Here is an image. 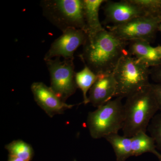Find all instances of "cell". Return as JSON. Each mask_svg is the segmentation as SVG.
<instances>
[{
	"label": "cell",
	"instance_id": "1",
	"mask_svg": "<svg viewBox=\"0 0 161 161\" xmlns=\"http://www.w3.org/2000/svg\"><path fill=\"white\" fill-rule=\"evenodd\" d=\"M129 44V42L120 40L110 31L104 29L87 36L79 56L85 65L96 75L110 74L128 52Z\"/></svg>",
	"mask_w": 161,
	"mask_h": 161
},
{
	"label": "cell",
	"instance_id": "2",
	"mask_svg": "<svg viewBox=\"0 0 161 161\" xmlns=\"http://www.w3.org/2000/svg\"><path fill=\"white\" fill-rule=\"evenodd\" d=\"M124 106L123 135L131 137L138 132H147L150 122L159 110L151 83L127 97Z\"/></svg>",
	"mask_w": 161,
	"mask_h": 161
},
{
	"label": "cell",
	"instance_id": "3",
	"mask_svg": "<svg viewBox=\"0 0 161 161\" xmlns=\"http://www.w3.org/2000/svg\"><path fill=\"white\" fill-rule=\"evenodd\" d=\"M40 6L47 19L61 31L75 28L86 33L83 0H43Z\"/></svg>",
	"mask_w": 161,
	"mask_h": 161
},
{
	"label": "cell",
	"instance_id": "4",
	"mask_svg": "<svg viewBox=\"0 0 161 161\" xmlns=\"http://www.w3.org/2000/svg\"><path fill=\"white\" fill-rule=\"evenodd\" d=\"M117 88L115 97L127 98L150 84V68L127 52L113 71Z\"/></svg>",
	"mask_w": 161,
	"mask_h": 161
},
{
	"label": "cell",
	"instance_id": "5",
	"mask_svg": "<svg viewBox=\"0 0 161 161\" xmlns=\"http://www.w3.org/2000/svg\"><path fill=\"white\" fill-rule=\"evenodd\" d=\"M122 99L116 97L88 113L86 125L92 138H104L122 130L125 118Z\"/></svg>",
	"mask_w": 161,
	"mask_h": 161
},
{
	"label": "cell",
	"instance_id": "6",
	"mask_svg": "<svg viewBox=\"0 0 161 161\" xmlns=\"http://www.w3.org/2000/svg\"><path fill=\"white\" fill-rule=\"evenodd\" d=\"M50 75V87L63 101L74 95L78 88L75 81L74 60L63 61L60 57L45 60Z\"/></svg>",
	"mask_w": 161,
	"mask_h": 161
},
{
	"label": "cell",
	"instance_id": "7",
	"mask_svg": "<svg viewBox=\"0 0 161 161\" xmlns=\"http://www.w3.org/2000/svg\"><path fill=\"white\" fill-rule=\"evenodd\" d=\"M161 23V16H144L121 25L109 26L108 30L124 41L143 40L150 43L155 39Z\"/></svg>",
	"mask_w": 161,
	"mask_h": 161
},
{
	"label": "cell",
	"instance_id": "8",
	"mask_svg": "<svg viewBox=\"0 0 161 161\" xmlns=\"http://www.w3.org/2000/svg\"><path fill=\"white\" fill-rule=\"evenodd\" d=\"M87 34L82 30L70 28L62 32V34L52 43L44 60L62 57L65 60H74V53L87 39Z\"/></svg>",
	"mask_w": 161,
	"mask_h": 161
},
{
	"label": "cell",
	"instance_id": "9",
	"mask_svg": "<svg viewBox=\"0 0 161 161\" xmlns=\"http://www.w3.org/2000/svg\"><path fill=\"white\" fill-rule=\"evenodd\" d=\"M31 90L35 101L49 117L63 114L65 110L71 109L75 105L63 101L50 87L43 82H34L32 84Z\"/></svg>",
	"mask_w": 161,
	"mask_h": 161
},
{
	"label": "cell",
	"instance_id": "10",
	"mask_svg": "<svg viewBox=\"0 0 161 161\" xmlns=\"http://www.w3.org/2000/svg\"><path fill=\"white\" fill-rule=\"evenodd\" d=\"M103 7L106 23L118 26L127 23L135 18L147 16L142 9L131 0L120 2L106 1Z\"/></svg>",
	"mask_w": 161,
	"mask_h": 161
},
{
	"label": "cell",
	"instance_id": "11",
	"mask_svg": "<svg viewBox=\"0 0 161 161\" xmlns=\"http://www.w3.org/2000/svg\"><path fill=\"white\" fill-rule=\"evenodd\" d=\"M98 78L89 91V103L95 108L103 105L115 97L117 85L113 72L101 74Z\"/></svg>",
	"mask_w": 161,
	"mask_h": 161
},
{
	"label": "cell",
	"instance_id": "12",
	"mask_svg": "<svg viewBox=\"0 0 161 161\" xmlns=\"http://www.w3.org/2000/svg\"><path fill=\"white\" fill-rule=\"evenodd\" d=\"M128 52L140 63L149 68L161 64V57L157 47L148 41L134 40L129 42Z\"/></svg>",
	"mask_w": 161,
	"mask_h": 161
},
{
	"label": "cell",
	"instance_id": "13",
	"mask_svg": "<svg viewBox=\"0 0 161 161\" xmlns=\"http://www.w3.org/2000/svg\"><path fill=\"white\" fill-rule=\"evenodd\" d=\"M104 0H83L84 14L87 28V36L96 34L105 29L99 19V11Z\"/></svg>",
	"mask_w": 161,
	"mask_h": 161
},
{
	"label": "cell",
	"instance_id": "14",
	"mask_svg": "<svg viewBox=\"0 0 161 161\" xmlns=\"http://www.w3.org/2000/svg\"><path fill=\"white\" fill-rule=\"evenodd\" d=\"M104 138L113 148L116 161H125L132 156L131 137L113 133L107 136Z\"/></svg>",
	"mask_w": 161,
	"mask_h": 161
},
{
	"label": "cell",
	"instance_id": "15",
	"mask_svg": "<svg viewBox=\"0 0 161 161\" xmlns=\"http://www.w3.org/2000/svg\"><path fill=\"white\" fill-rule=\"evenodd\" d=\"M131 138L132 156H139L147 153L154 154L157 151L154 139L146 132H138Z\"/></svg>",
	"mask_w": 161,
	"mask_h": 161
},
{
	"label": "cell",
	"instance_id": "16",
	"mask_svg": "<svg viewBox=\"0 0 161 161\" xmlns=\"http://www.w3.org/2000/svg\"><path fill=\"white\" fill-rule=\"evenodd\" d=\"M97 78L98 75L85 65L83 69L75 74L76 85L78 88L80 89L82 92L83 103L85 104L89 103L87 92L95 83Z\"/></svg>",
	"mask_w": 161,
	"mask_h": 161
},
{
	"label": "cell",
	"instance_id": "17",
	"mask_svg": "<svg viewBox=\"0 0 161 161\" xmlns=\"http://www.w3.org/2000/svg\"><path fill=\"white\" fill-rule=\"evenodd\" d=\"M9 155L15 157L26 161L31 160L34 156V150L31 145L26 142L18 140L13 141L5 146Z\"/></svg>",
	"mask_w": 161,
	"mask_h": 161
},
{
	"label": "cell",
	"instance_id": "18",
	"mask_svg": "<svg viewBox=\"0 0 161 161\" xmlns=\"http://www.w3.org/2000/svg\"><path fill=\"white\" fill-rule=\"evenodd\" d=\"M147 16H161V0H131Z\"/></svg>",
	"mask_w": 161,
	"mask_h": 161
},
{
	"label": "cell",
	"instance_id": "19",
	"mask_svg": "<svg viewBox=\"0 0 161 161\" xmlns=\"http://www.w3.org/2000/svg\"><path fill=\"white\" fill-rule=\"evenodd\" d=\"M147 130L155 141L157 149L161 151V112L156 114Z\"/></svg>",
	"mask_w": 161,
	"mask_h": 161
},
{
	"label": "cell",
	"instance_id": "20",
	"mask_svg": "<svg viewBox=\"0 0 161 161\" xmlns=\"http://www.w3.org/2000/svg\"><path fill=\"white\" fill-rule=\"evenodd\" d=\"M150 75L156 83L161 84V64L150 68Z\"/></svg>",
	"mask_w": 161,
	"mask_h": 161
},
{
	"label": "cell",
	"instance_id": "21",
	"mask_svg": "<svg viewBox=\"0 0 161 161\" xmlns=\"http://www.w3.org/2000/svg\"><path fill=\"white\" fill-rule=\"evenodd\" d=\"M151 87L158 104L159 110L161 112V84H151Z\"/></svg>",
	"mask_w": 161,
	"mask_h": 161
},
{
	"label": "cell",
	"instance_id": "22",
	"mask_svg": "<svg viewBox=\"0 0 161 161\" xmlns=\"http://www.w3.org/2000/svg\"><path fill=\"white\" fill-rule=\"evenodd\" d=\"M8 161H26L22 159L19 158L15 157L9 155V158Z\"/></svg>",
	"mask_w": 161,
	"mask_h": 161
},
{
	"label": "cell",
	"instance_id": "23",
	"mask_svg": "<svg viewBox=\"0 0 161 161\" xmlns=\"http://www.w3.org/2000/svg\"><path fill=\"white\" fill-rule=\"evenodd\" d=\"M154 154L158 158L159 161H161V153L158 152L157 150L155 153H154Z\"/></svg>",
	"mask_w": 161,
	"mask_h": 161
},
{
	"label": "cell",
	"instance_id": "24",
	"mask_svg": "<svg viewBox=\"0 0 161 161\" xmlns=\"http://www.w3.org/2000/svg\"><path fill=\"white\" fill-rule=\"evenodd\" d=\"M157 48L158 50L159 53L161 57V45H159L157 47Z\"/></svg>",
	"mask_w": 161,
	"mask_h": 161
},
{
	"label": "cell",
	"instance_id": "25",
	"mask_svg": "<svg viewBox=\"0 0 161 161\" xmlns=\"http://www.w3.org/2000/svg\"><path fill=\"white\" fill-rule=\"evenodd\" d=\"M158 31L161 32V23L159 24V25Z\"/></svg>",
	"mask_w": 161,
	"mask_h": 161
}]
</instances>
